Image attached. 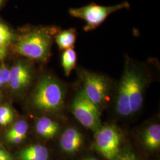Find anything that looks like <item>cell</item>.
Returning a JSON list of instances; mask_svg holds the SVG:
<instances>
[{"instance_id": "1", "label": "cell", "mask_w": 160, "mask_h": 160, "mask_svg": "<svg viewBox=\"0 0 160 160\" xmlns=\"http://www.w3.org/2000/svg\"><path fill=\"white\" fill-rule=\"evenodd\" d=\"M60 30L55 26L30 29L19 38L16 51L29 59L45 61L50 53L52 38Z\"/></svg>"}, {"instance_id": "2", "label": "cell", "mask_w": 160, "mask_h": 160, "mask_svg": "<svg viewBox=\"0 0 160 160\" xmlns=\"http://www.w3.org/2000/svg\"><path fill=\"white\" fill-rule=\"evenodd\" d=\"M64 90L61 84L51 76H44L38 82L32 97L36 109L46 112H55L62 109Z\"/></svg>"}, {"instance_id": "3", "label": "cell", "mask_w": 160, "mask_h": 160, "mask_svg": "<svg viewBox=\"0 0 160 160\" xmlns=\"http://www.w3.org/2000/svg\"><path fill=\"white\" fill-rule=\"evenodd\" d=\"M129 8L130 4L128 1L112 6H100L92 2L81 7L71 8L69 10L68 12L72 17L85 22L83 29L88 32L97 29L112 13Z\"/></svg>"}, {"instance_id": "4", "label": "cell", "mask_w": 160, "mask_h": 160, "mask_svg": "<svg viewBox=\"0 0 160 160\" xmlns=\"http://www.w3.org/2000/svg\"><path fill=\"white\" fill-rule=\"evenodd\" d=\"M71 110L80 123L92 131L96 132L102 126L100 108L86 97L82 90L75 96Z\"/></svg>"}, {"instance_id": "5", "label": "cell", "mask_w": 160, "mask_h": 160, "mask_svg": "<svg viewBox=\"0 0 160 160\" xmlns=\"http://www.w3.org/2000/svg\"><path fill=\"white\" fill-rule=\"evenodd\" d=\"M80 75L83 84L82 92L91 102L100 108L108 98V81L102 75L82 69L80 70Z\"/></svg>"}, {"instance_id": "6", "label": "cell", "mask_w": 160, "mask_h": 160, "mask_svg": "<svg viewBox=\"0 0 160 160\" xmlns=\"http://www.w3.org/2000/svg\"><path fill=\"white\" fill-rule=\"evenodd\" d=\"M122 134L113 125L101 126L95 135L97 150L108 160H114L119 154Z\"/></svg>"}, {"instance_id": "7", "label": "cell", "mask_w": 160, "mask_h": 160, "mask_svg": "<svg viewBox=\"0 0 160 160\" xmlns=\"http://www.w3.org/2000/svg\"><path fill=\"white\" fill-rule=\"evenodd\" d=\"M128 84V92L132 114L138 112L143 103V88L144 77L142 71L132 64L126 61L124 72Z\"/></svg>"}, {"instance_id": "8", "label": "cell", "mask_w": 160, "mask_h": 160, "mask_svg": "<svg viewBox=\"0 0 160 160\" xmlns=\"http://www.w3.org/2000/svg\"><path fill=\"white\" fill-rule=\"evenodd\" d=\"M82 143V134L73 128H68L63 132L60 139L61 148L68 154H74L78 151Z\"/></svg>"}, {"instance_id": "9", "label": "cell", "mask_w": 160, "mask_h": 160, "mask_svg": "<svg viewBox=\"0 0 160 160\" xmlns=\"http://www.w3.org/2000/svg\"><path fill=\"white\" fill-rule=\"evenodd\" d=\"M116 110L119 114L123 116H128L132 114L128 92V84L126 75L123 73L120 81L118 90Z\"/></svg>"}, {"instance_id": "10", "label": "cell", "mask_w": 160, "mask_h": 160, "mask_svg": "<svg viewBox=\"0 0 160 160\" xmlns=\"http://www.w3.org/2000/svg\"><path fill=\"white\" fill-rule=\"evenodd\" d=\"M59 124L47 117L40 118L36 124L37 133L43 138L49 139L54 137L59 131Z\"/></svg>"}, {"instance_id": "11", "label": "cell", "mask_w": 160, "mask_h": 160, "mask_svg": "<svg viewBox=\"0 0 160 160\" xmlns=\"http://www.w3.org/2000/svg\"><path fill=\"white\" fill-rule=\"evenodd\" d=\"M77 34V31L75 28L60 30L55 36L56 43L59 49L65 51L74 48Z\"/></svg>"}, {"instance_id": "12", "label": "cell", "mask_w": 160, "mask_h": 160, "mask_svg": "<svg viewBox=\"0 0 160 160\" xmlns=\"http://www.w3.org/2000/svg\"><path fill=\"white\" fill-rule=\"evenodd\" d=\"M48 149L41 145H31L19 154L20 160H48Z\"/></svg>"}, {"instance_id": "13", "label": "cell", "mask_w": 160, "mask_h": 160, "mask_svg": "<svg viewBox=\"0 0 160 160\" xmlns=\"http://www.w3.org/2000/svg\"><path fill=\"white\" fill-rule=\"evenodd\" d=\"M143 143L147 148L155 150L160 147V125L153 124L148 127L143 132Z\"/></svg>"}, {"instance_id": "14", "label": "cell", "mask_w": 160, "mask_h": 160, "mask_svg": "<svg viewBox=\"0 0 160 160\" xmlns=\"http://www.w3.org/2000/svg\"><path fill=\"white\" fill-rule=\"evenodd\" d=\"M77 61V55L74 48L63 51L61 55V65L66 76L71 74L76 66Z\"/></svg>"}, {"instance_id": "15", "label": "cell", "mask_w": 160, "mask_h": 160, "mask_svg": "<svg viewBox=\"0 0 160 160\" xmlns=\"http://www.w3.org/2000/svg\"><path fill=\"white\" fill-rule=\"evenodd\" d=\"M10 80L32 79V70L29 63L20 62L16 64L10 70Z\"/></svg>"}, {"instance_id": "16", "label": "cell", "mask_w": 160, "mask_h": 160, "mask_svg": "<svg viewBox=\"0 0 160 160\" xmlns=\"http://www.w3.org/2000/svg\"><path fill=\"white\" fill-rule=\"evenodd\" d=\"M28 131V124L25 120H20L12 126V128L8 131L6 137H11L14 136H21L26 137V134Z\"/></svg>"}, {"instance_id": "17", "label": "cell", "mask_w": 160, "mask_h": 160, "mask_svg": "<svg viewBox=\"0 0 160 160\" xmlns=\"http://www.w3.org/2000/svg\"><path fill=\"white\" fill-rule=\"evenodd\" d=\"M14 36L9 28L3 23H0V47L5 48L10 45Z\"/></svg>"}, {"instance_id": "18", "label": "cell", "mask_w": 160, "mask_h": 160, "mask_svg": "<svg viewBox=\"0 0 160 160\" xmlns=\"http://www.w3.org/2000/svg\"><path fill=\"white\" fill-rule=\"evenodd\" d=\"M13 120V113L8 106H0V125L6 126Z\"/></svg>"}, {"instance_id": "19", "label": "cell", "mask_w": 160, "mask_h": 160, "mask_svg": "<svg viewBox=\"0 0 160 160\" xmlns=\"http://www.w3.org/2000/svg\"><path fill=\"white\" fill-rule=\"evenodd\" d=\"M32 79H20V80H10L9 81L10 86L13 90H20L26 87L30 83Z\"/></svg>"}, {"instance_id": "20", "label": "cell", "mask_w": 160, "mask_h": 160, "mask_svg": "<svg viewBox=\"0 0 160 160\" xmlns=\"http://www.w3.org/2000/svg\"><path fill=\"white\" fill-rule=\"evenodd\" d=\"M114 160H139L136 154L130 149H127L119 154Z\"/></svg>"}, {"instance_id": "21", "label": "cell", "mask_w": 160, "mask_h": 160, "mask_svg": "<svg viewBox=\"0 0 160 160\" xmlns=\"http://www.w3.org/2000/svg\"><path fill=\"white\" fill-rule=\"evenodd\" d=\"M10 77V69L4 66L0 67V82L4 85L9 82Z\"/></svg>"}, {"instance_id": "22", "label": "cell", "mask_w": 160, "mask_h": 160, "mask_svg": "<svg viewBox=\"0 0 160 160\" xmlns=\"http://www.w3.org/2000/svg\"><path fill=\"white\" fill-rule=\"evenodd\" d=\"M0 160H12V158L9 152L0 149Z\"/></svg>"}, {"instance_id": "23", "label": "cell", "mask_w": 160, "mask_h": 160, "mask_svg": "<svg viewBox=\"0 0 160 160\" xmlns=\"http://www.w3.org/2000/svg\"><path fill=\"white\" fill-rule=\"evenodd\" d=\"M7 139L11 143L18 144V143L22 142L25 139V138L21 137V136H14V137H11L7 138Z\"/></svg>"}, {"instance_id": "24", "label": "cell", "mask_w": 160, "mask_h": 160, "mask_svg": "<svg viewBox=\"0 0 160 160\" xmlns=\"http://www.w3.org/2000/svg\"><path fill=\"white\" fill-rule=\"evenodd\" d=\"M7 55V50L5 48L0 47V60L4 59Z\"/></svg>"}, {"instance_id": "25", "label": "cell", "mask_w": 160, "mask_h": 160, "mask_svg": "<svg viewBox=\"0 0 160 160\" xmlns=\"http://www.w3.org/2000/svg\"><path fill=\"white\" fill-rule=\"evenodd\" d=\"M84 160H98L97 159H95V158H86V159H84Z\"/></svg>"}, {"instance_id": "26", "label": "cell", "mask_w": 160, "mask_h": 160, "mask_svg": "<svg viewBox=\"0 0 160 160\" xmlns=\"http://www.w3.org/2000/svg\"><path fill=\"white\" fill-rule=\"evenodd\" d=\"M3 86H4V84H3L1 82H0V88H2Z\"/></svg>"}, {"instance_id": "27", "label": "cell", "mask_w": 160, "mask_h": 160, "mask_svg": "<svg viewBox=\"0 0 160 160\" xmlns=\"http://www.w3.org/2000/svg\"><path fill=\"white\" fill-rule=\"evenodd\" d=\"M2 0H0V4H1V2H2Z\"/></svg>"}]
</instances>
